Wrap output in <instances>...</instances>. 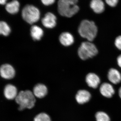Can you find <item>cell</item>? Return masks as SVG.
Here are the masks:
<instances>
[{"label": "cell", "mask_w": 121, "mask_h": 121, "mask_svg": "<svg viewBox=\"0 0 121 121\" xmlns=\"http://www.w3.org/2000/svg\"><path fill=\"white\" fill-rule=\"evenodd\" d=\"M4 95L7 99H15L17 95V89L12 84H7L4 90Z\"/></svg>", "instance_id": "8fae6325"}, {"label": "cell", "mask_w": 121, "mask_h": 121, "mask_svg": "<svg viewBox=\"0 0 121 121\" xmlns=\"http://www.w3.org/2000/svg\"><path fill=\"white\" fill-rule=\"evenodd\" d=\"M55 0H41L42 3L46 5H50L54 4Z\"/></svg>", "instance_id": "603a6c76"}, {"label": "cell", "mask_w": 121, "mask_h": 121, "mask_svg": "<svg viewBox=\"0 0 121 121\" xmlns=\"http://www.w3.org/2000/svg\"><path fill=\"white\" fill-rule=\"evenodd\" d=\"M0 75L2 78L7 79H10L15 76V69L11 65L5 64L2 65L0 69Z\"/></svg>", "instance_id": "8992f818"}, {"label": "cell", "mask_w": 121, "mask_h": 121, "mask_svg": "<svg viewBox=\"0 0 121 121\" xmlns=\"http://www.w3.org/2000/svg\"><path fill=\"white\" fill-rule=\"evenodd\" d=\"M34 121H51L48 115L44 113H41L36 115Z\"/></svg>", "instance_id": "ffe728a7"}, {"label": "cell", "mask_w": 121, "mask_h": 121, "mask_svg": "<svg viewBox=\"0 0 121 121\" xmlns=\"http://www.w3.org/2000/svg\"><path fill=\"white\" fill-rule=\"evenodd\" d=\"M115 44L117 48L121 50V36H119L116 38L115 41Z\"/></svg>", "instance_id": "44dd1931"}, {"label": "cell", "mask_w": 121, "mask_h": 121, "mask_svg": "<svg viewBox=\"0 0 121 121\" xmlns=\"http://www.w3.org/2000/svg\"><path fill=\"white\" fill-rule=\"evenodd\" d=\"M35 96L31 91H21L18 93L15 98V101L19 105V110L31 109L35 105L36 100Z\"/></svg>", "instance_id": "7a4b0ae2"}, {"label": "cell", "mask_w": 121, "mask_h": 121, "mask_svg": "<svg viewBox=\"0 0 121 121\" xmlns=\"http://www.w3.org/2000/svg\"><path fill=\"white\" fill-rule=\"evenodd\" d=\"M56 17L51 13H48L42 19V23L45 27L48 28H54L56 25Z\"/></svg>", "instance_id": "52a82bcc"}, {"label": "cell", "mask_w": 121, "mask_h": 121, "mask_svg": "<svg viewBox=\"0 0 121 121\" xmlns=\"http://www.w3.org/2000/svg\"><path fill=\"white\" fill-rule=\"evenodd\" d=\"M106 2L111 7H114L117 5L118 0H105Z\"/></svg>", "instance_id": "7402d4cb"}, {"label": "cell", "mask_w": 121, "mask_h": 121, "mask_svg": "<svg viewBox=\"0 0 121 121\" xmlns=\"http://www.w3.org/2000/svg\"><path fill=\"white\" fill-rule=\"evenodd\" d=\"M91 95L90 92L86 90H80L75 96L76 101L80 104H84L90 101Z\"/></svg>", "instance_id": "ba28073f"}, {"label": "cell", "mask_w": 121, "mask_h": 121, "mask_svg": "<svg viewBox=\"0 0 121 121\" xmlns=\"http://www.w3.org/2000/svg\"><path fill=\"white\" fill-rule=\"evenodd\" d=\"M99 91L102 95L107 98L112 97L115 93L112 86L108 83H103L100 86Z\"/></svg>", "instance_id": "9c48e42d"}, {"label": "cell", "mask_w": 121, "mask_h": 121, "mask_svg": "<svg viewBox=\"0 0 121 121\" xmlns=\"http://www.w3.org/2000/svg\"><path fill=\"white\" fill-rule=\"evenodd\" d=\"M90 7L93 11L97 13H101L105 10V5L102 0H91Z\"/></svg>", "instance_id": "9a60e30c"}, {"label": "cell", "mask_w": 121, "mask_h": 121, "mask_svg": "<svg viewBox=\"0 0 121 121\" xmlns=\"http://www.w3.org/2000/svg\"><path fill=\"white\" fill-rule=\"evenodd\" d=\"M59 40L60 43L65 46H69L71 45L74 42L73 35L70 33H63L59 36Z\"/></svg>", "instance_id": "4fadbf2b"}, {"label": "cell", "mask_w": 121, "mask_h": 121, "mask_svg": "<svg viewBox=\"0 0 121 121\" xmlns=\"http://www.w3.org/2000/svg\"><path fill=\"white\" fill-rule=\"evenodd\" d=\"M30 32L31 36L35 40H39L41 39L43 35V29L36 25H34L31 27Z\"/></svg>", "instance_id": "2e32d148"}, {"label": "cell", "mask_w": 121, "mask_h": 121, "mask_svg": "<svg viewBox=\"0 0 121 121\" xmlns=\"http://www.w3.org/2000/svg\"><path fill=\"white\" fill-rule=\"evenodd\" d=\"M33 94L35 97L39 98H42L45 97L48 93V89L44 84H38L34 87L33 89Z\"/></svg>", "instance_id": "7c38bea8"}, {"label": "cell", "mask_w": 121, "mask_h": 121, "mask_svg": "<svg viewBox=\"0 0 121 121\" xmlns=\"http://www.w3.org/2000/svg\"><path fill=\"white\" fill-rule=\"evenodd\" d=\"M20 4L17 0H13L8 3L5 6V9L8 12L12 14H16L19 9Z\"/></svg>", "instance_id": "e0dca14e"}, {"label": "cell", "mask_w": 121, "mask_h": 121, "mask_svg": "<svg viewBox=\"0 0 121 121\" xmlns=\"http://www.w3.org/2000/svg\"><path fill=\"white\" fill-rule=\"evenodd\" d=\"M11 29L10 27L4 21H1L0 23V33L4 36H8L10 34Z\"/></svg>", "instance_id": "ac0fdd59"}, {"label": "cell", "mask_w": 121, "mask_h": 121, "mask_svg": "<svg viewBox=\"0 0 121 121\" xmlns=\"http://www.w3.org/2000/svg\"><path fill=\"white\" fill-rule=\"evenodd\" d=\"M117 62L119 66L121 68V55L118 57L117 59Z\"/></svg>", "instance_id": "cb8c5ba5"}, {"label": "cell", "mask_w": 121, "mask_h": 121, "mask_svg": "<svg viewBox=\"0 0 121 121\" xmlns=\"http://www.w3.org/2000/svg\"><path fill=\"white\" fill-rule=\"evenodd\" d=\"M95 119L97 121H110V117L106 113L102 111H99L95 115Z\"/></svg>", "instance_id": "d6986e66"}, {"label": "cell", "mask_w": 121, "mask_h": 121, "mask_svg": "<svg viewBox=\"0 0 121 121\" xmlns=\"http://www.w3.org/2000/svg\"><path fill=\"white\" fill-rule=\"evenodd\" d=\"M86 79L88 86L93 89L97 88L100 82L99 76L94 73H89L86 75Z\"/></svg>", "instance_id": "30bf717a"}, {"label": "cell", "mask_w": 121, "mask_h": 121, "mask_svg": "<svg viewBox=\"0 0 121 121\" xmlns=\"http://www.w3.org/2000/svg\"><path fill=\"white\" fill-rule=\"evenodd\" d=\"M7 0H0V4L2 5H4L6 4Z\"/></svg>", "instance_id": "d4e9b609"}, {"label": "cell", "mask_w": 121, "mask_h": 121, "mask_svg": "<svg viewBox=\"0 0 121 121\" xmlns=\"http://www.w3.org/2000/svg\"><path fill=\"white\" fill-rule=\"evenodd\" d=\"M118 93H119V97L121 99V87L119 88V91H118Z\"/></svg>", "instance_id": "484cf974"}, {"label": "cell", "mask_w": 121, "mask_h": 121, "mask_svg": "<svg viewBox=\"0 0 121 121\" xmlns=\"http://www.w3.org/2000/svg\"><path fill=\"white\" fill-rule=\"evenodd\" d=\"M78 2V0H59L58 3L59 13L63 16L72 17L79 10Z\"/></svg>", "instance_id": "6da1fadb"}, {"label": "cell", "mask_w": 121, "mask_h": 121, "mask_svg": "<svg viewBox=\"0 0 121 121\" xmlns=\"http://www.w3.org/2000/svg\"><path fill=\"white\" fill-rule=\"evenodd\" d=\"M79 56L83 60L94 57L98 54L97 48L91 41L84 42L82 43L78 50Z\"/></svg>", "instance_id": "277c9868"}, {"label": "cell", "mask_w": 121, "mask_h": 121, "mask_svg": "<svg viewBox=\"0 0 121 121\" xmlns=\"http://www.w3.org/2000/svg\"><path fill=\"white\" fill-rule=\"evenodd\" d=\"M22 16L24 20L29 24H34L39 19L40 13L36 7L27 5L22 10Z\"/></svg>", "instance_id": "5b68a950"}, {"label": "cell", "mask_w": 121, "mask_h": 121, "mask_svg": "<svg viewBox=\"0 0 121 121\" xmlns=\"http://www.w3.org/2000/svg\"><path fill=\"white\" fill-rule=\"evenodd\" d=\"M108 77L111 82L114 84H118L121 81V74L116 69H110L108 72Z\"/></svg>", "instance_id": "5bb4252c"}, {"label": "cell", "mask_w": 121, "mask_h": 121, "mask_svg": "<svg viewBox=\"0 0 121 121\" xmlns=\"http://www.w3.org/2000/svg\"><path fill=\"white\" fill-rule=\"evenodd\" d=\"M97 32V27L94 22L88 20L82 21L78 28L80 35L91 42L96 37Z\"/></svg>", "instance_id": "3957f363"}]
</instances>
